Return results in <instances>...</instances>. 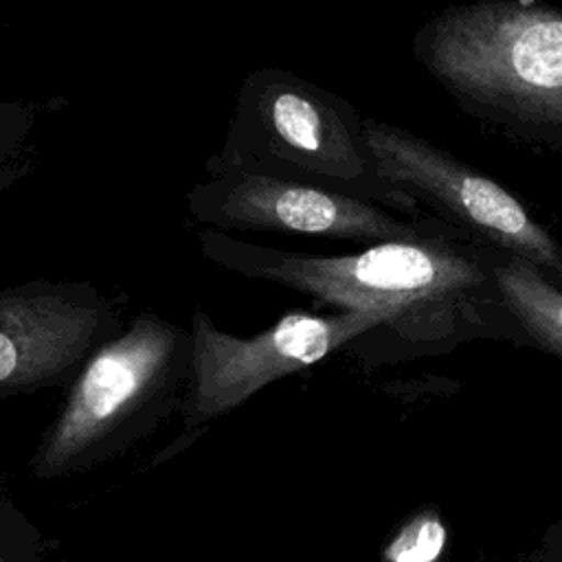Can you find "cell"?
Here are the masks:
<instances>
[{"label":"cell","instance_id":"6da1fadb","mask_svg":"<svg viewBox=\"0 0 562 562\" xmlns=\"http://www.w3.org/2000/svg\"><path fill=\"white\" fill-rule=\"evenodd\" d=\"M198 244L204 259L233 274L283 285L334 310L375 314L380 329L415 351H443L479 336L514 338L492 274V248L476 241L424 235L347 255H310L204 228Z\"/></svg>","mask_w":562,"mask_h":562},{"label":"cell","instance_id":"7a4b0ae2","mask_svg":"<svg viewBox=\"0 0 562 562\" xmlns=\"http://www.w3.org/2000/svg\"><path fill=\"white\" fill-rule=\"evenodd\" d=\"M415 59L472 116L562 147V11L538 0L448 7L413 37Z\"/></svg>","mask_w":562,"mask_h":562},{"label":"cell","instance_id":"3957f363","mask_svg":"<svg viewBox=\"0 0 562 562\" xmlns=\"http://www.w3.org/2000/svg\"><path fill=\"white\" fill-rule=\"evenodd\" d=\"M189 371L191 331L156 312H138L66 386L29 459L31 476L66 479L121 457L182 406Z\"/></svg>","mask_w":562,"mask_h":562},{"label":"cell","instance_id":"277c9868","mask_svg":"<svg viewBox=\"0 0 562 562\" xmlns=\"http://www.w3.org/2000/svg\"><path fill=\"white\" fill-rule=\"evenodd\" d=\"M222 167L318 184L411 213L380 182L362 116L338 94L281 68L244 77L226 138L204 162V169Z\"/></svg>","mask_w":562,"mask_h":562},{"label":"cell","instance_id":"5b68a950","mask_svg":"<svg viewBox=\"0 0 562 562\" xmlns=\"http://www.w3.org/2000/svg\"><path fill=\"white\" fill-rule=\"evenodd\" d=\"M362 136L380 182L411 213L426 204L472 241L533 263L562 288V246L503 184L400 125L362 116Z\"/></svg>","mask_w":562,"mask_h":562},{"label":"cell","instance_id":"8992f818","mask_svg":"<svg viewBox=\"0 0 562 562\" xmlns=\"http://www.w3.org/2000/svg\"><path fill=\"white\" fill-rule=\"evenodd\" d=\"M382 327L367 312H288L255 336H235L195 307L191 314V371L182 400L187 428L231 413L263 386L305 371Z\"/></svg>","mask_w":562,"mask_h":562},{"label":"cell","instance_id":"52a82bcc","mask_svg":"<svg viewBox=\"0 0 562 562\" xmlns=\"http://www.w3.org/2000/svg\"><path fill=\"white\" fill-rule=\"evenodd\" d=\"M206 178L187 191L191 217L209 228L259 231L380 244L432 235L402 222L378 202L336 189L250 173L235 167L204 169Z\"/></svg>","mask_w":562,"mask_h":562},{"label":"cell","instance_id":"ba28073f","mask_svg":"<svg viewBox=\"0 0 562 562\" xmlns=\"http://www.w3.org/2000/svg\"><path fill=\"white\" fill-rule=\"evenodd\" d=\"M123 327L119 303L90 281L0 288V397L68 386Z\"/></svg>","mask_w":562,"mask_h":562},{"label":"cell","instance_id":"9c48e42d","mask_svg":"<svg viewBox=\"0 0 562 562\" xmlns=\"http://www.w3.org/2000/svg\"><path fill=\"white\" fill-rule=\"evenodd\" d=\"M492 274L512 334L562 358V288L533 263L492 250Z\"/></svg>","mask_w":562,"mask_h":562},{"label":"cell","instance_id":"30bf717a","mask_svg":"<svg viewBox=\"0 0 562 562\" xmlns=\"http://www.w3.org/2000/svg\"><path fill=\"white\" fill-rule=\"evenodd\" d=\"M40 108L0 97V195L33 169Z\"/></svg>","mask_w":562,"mask_h":562},{"label":"cell","instance_id":"8fae6325","mask_svg":"<svg viewBox=\"0 0 562 562\" xmlns=\"http://www.w3.org/2000/svg\"><path fill=\"white\" fill-rule=\"evenodd\" d=\"M446 529L435 507H419L384 542V562H443Z\"/></svg>","mask_w":562,"mask_h":562},{"label":"cell","instance_id":"7c38bea8","mask_svg":"<svg viewBox=\"0 0 562 562\" xmlns=\"http://www.w3.org/2000/svg\"><path fill=\"white\" fill-rule=\"evenodd\" d=\"M0 562H46V542L40 529L18 509L0 485Z\"/></svg>","mask_w":562,"mask_h":562},{"label":"cell","instance_id":"4fadbf2b","mask_svg":"<svg viewBox=\"0 0 562 562\" xmlns=\"http://www.w3.org/2000/svg\"><path fill=\"white\" fill-rule=\"evenodd\" d=\"M516 562H562V518L551 522L540 542Z\"/></svg>","mask_w":562,"mask_h":562}]
</instances>
